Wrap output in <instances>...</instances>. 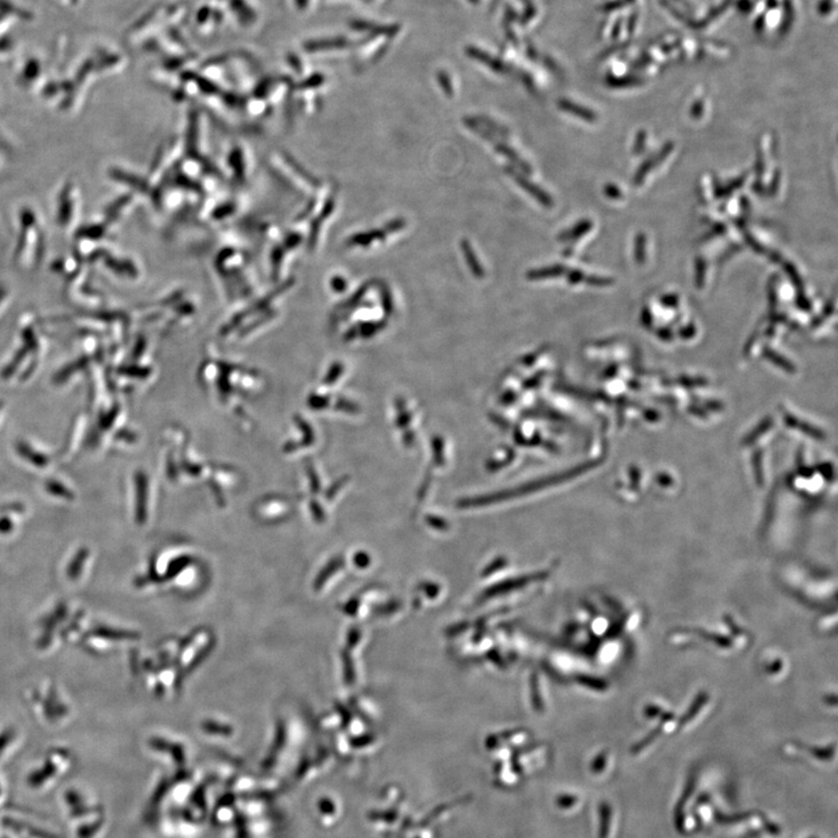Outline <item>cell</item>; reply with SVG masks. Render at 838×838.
I'll return each mask as SVG.
<instances>
[{
    "label": "cell",
    "instance_id": "1",
    "mask_svg": "<svg viewBox=\"0 0 838 838\" xmlns=\"http://www.w3.org/2000/svg\"><path fill=\"white\" fill-rule=\"evenodd\" d=\"M511 174L514 176L517 183H520L525 190L530 192V194L533 195V198L539 199V202L543 203L545 207H551L552 200L547 194H545L544 191L539 190V188L533 186V184L529 182V180L520 178V176L517 175L515 171L511 170Z\"/></svg>",
    "mask_w": 838,
    "mask_h": 838
},
{
    "label": "cell",
    "instance_id": "2",
    "mask_svg": "<svg viewBox=\"0 0 838 838\" xmlns=\"http://www.w3.org/2000/svg\"><path fill=\"white\" fill-rule=\"evenodd\" d=\"M461 248H463L465 258H466L468 266L471 268V271L474 272L476 276H483V267H481L479 260L476 258V255L474 254V252H473L471 244H469L467 240H464V242L461 243Z\"/></svg>",
    "mask_w": 838,
    "mask_h": 838
},
{
    "label": "cell",
    "instance_id": "3",
    "mask_svg": "<svg viewBox=\"0 0 838 838\" xmlns=\"http://www.w3.org/2000/svg\"><path fill=\"white\" fill-rule=\"evenodd\" d=\"M560 274H563V267L555 266V267L544 268V270H540L539 272L537 271V272H530V275L529 276H530V278L532 279H539V278H548V276H555V275H560Z\"/></svg>",
    "mask_w": 838,
    "mask_h": 838
}]
</instances>
